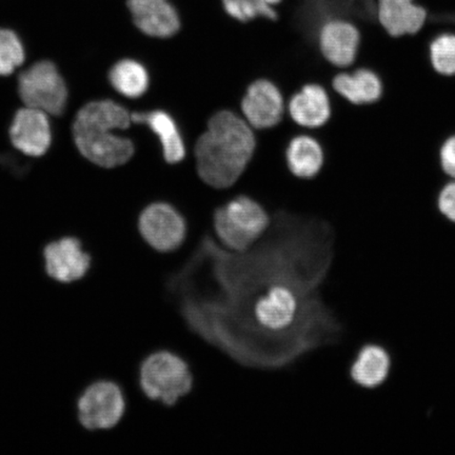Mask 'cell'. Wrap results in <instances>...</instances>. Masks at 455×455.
Segmentation results:
<instances>
[{
    "instance_id": "6da1fadb",
    "label": "cell",
    "mask_w": 455,
    "mask_h": 455,
    "mask_svg": "<svg viewBox=\"0 0 455 455\" xmlns=\"http://www.w3.org/2000/svg\"><path fill=\"white\" fill-rule=\"evenodd\" d=\"M261 240L231 251L204 233L166 287L185 325L238 365L277 370L339 343L322 297L338 233L311 213L277 209Z\"/></svg>"
},
{
    "instance_id": "7a4b0ae2",
    "label": "cell",
    "mask_w": 455,
    "mask_h": 455,
    "mask_svg": "<svg viewBox=\"0 0 455 455\" xmlns=\"http://www.w3.org/2000/svg\"><path fill=\"white\" fill-rule=\"evenodd\" d=\"M258 145L256 131L241 113L216 111L189 150L199 178L210 187L227 190L237 183Z\"/></svg>"
},
{
    "instance_id": "3957f363",
    "label": "cell",
    "mask_w": 455,
    "mask_h": 455,
    "mask_svg": "<svg viewBox=\"0 0 455 455\" xmlns=\"http://www.w3.org/2000/svg\"><path fill=\"white\" fill-rule=\"evenodd\" d=\"M132 128L131 110L113 100L91 101L78 111L73 138L79 152L96 166H126L135 156L133 139L121 132Z\"/></svg>"
},
{
    "instance_id": "277c9868",
    "label": "cell",
    "mask_w": 455,
    "mask_h": 455,
    "mask_svg": "<svg viewBox=\"0 0 455 455\" xmlns=\"http://www.w3.org/2000/svg\"><path fill=\"white\" fill-rule=\"evenodd\" d=\"M271 221V213L263 204L240 193L214 209L212 226L221 246L242 252L263 238Z\"/></svg>"
},
{
    "instance_id": "5b68a950",
    "label": "cell",
    "mask_w": 455,
    "mask_h": 455,
    "mask_svg": "<svg viewBox=\"0 0 455 455\" xmlns=\"http://www.w3.org/2000/svg\"><path fill=\"white\" fill-rule=\"evenodd\" d=\"M140 387L149 400L173 407L195 387L189 363L170 350L148 355L140 367Z\"/></svg>"
},
{
    "instance_id": "8992f818",
    "label": "cell",
    "mask_w": 455,
    "mask_h": 455,
    "mask_svg": "<svg viewBox=\"0 0 455 455\" xmlns=\"http://www.w3.org/2000/svg\"><path fill=\"white\" fill-rule=\"evenodd\" d=\"M138 228L142 240L159 253L178 251L189 233V223L183 212L163 199L147 204L142 208Z\"/></svg>"
},
{
    "instance_id": "52a82bcc",
    "label": "cell",
    "mask_w": 455,
    "mask_h": 455,
    "mask_svg": "<svg viewBox=\"0 0 455 455\" xmlns=\"http://www.w3.org/2000/svg\"><path fill=\"white\" fill-rule=\"evenodd\" d=\"M19 93L27 107L54 116L65 112L69 96L64 77L50 60L38 61L20 73Z\"/></svg>"
},
{
    "instance_id": "ba28073f",
    "label": "cell",
    "mask_w": 455,
    "mask_h": 455,
    "mask_svg": "<svg viewBox=\"0 0 455 455\" xmlns=\"http://www.w3.org/2000/svg\"><path fill=\"white\" fill-rule=\"evenodd\" d=\"M238 112L256 132L270 130L287 117V98L272 79L259 77L244 90Z\"/></svg>"
},
{
    "instance_id": "9c48e42d",
    "label": "cell",
    "mask_w": 455,
    "mask_h": 455,
    "mask_svg": "<svg viewBox=\"0 0 455 455\" xmlns=\"http://www.w3.org/2000/svg\"><path fill=\"white\" fill-rule=\"evenodd\" d=\"M126 400L116 384L100 382L84 392L78 402L79 420L89 430L111 429L121 422Z\"/></svg>"
},
{
    "instance_id": "30bf717a",
    "label": "cell",
    "mask_w": 455,
    "mask_h": 455,
    "mask_svg": "<svg viewBox=\"0 0 455 455\" xmlns=\"http://www.w3.org/2000/svg\"><path fill=\"white\" fill-rule=\"evenodd\" d=\"M316 41L318 51L328 64L339 71L349 70L360 52L362 33L354 21L331 19L318 28Z\"/></svg>"
},
{
    "instance_id": "8fae6325",
    "label": "cell",
    "mask_w": 455,
    "mask_h": 455,
    "mask_svg": "<svg viewBox=\"0 0 455 455\" xmlns=\"http://www.w3.org/2000/svg\"><path fill=\"white\" fill-rule=\"evenodd\" d=\"M131 118L132 124L144 126L156 136L164 162L170 164H180L189 155L183 130L172 113L163 108L135 109L131 111Z\"/></svg>"
},
{
    "instance_id": "7c38bea8",
    "label": "cell",
    "mask_w": 455,
    "mask_h": 455,
    "mask_svg": "<svg viewBox=\"0 0 455 455\" xmlns=\"http://www.w3.org/2000/svg\"><path fill=\"white\" fill-rule=\"evenodd\" d=\"M331 116V90L320 83H307L287 99V116L300 130L321 129Z\"/></svg>"
},
{
    "instance_id": "4fadbf2b",
    "label": "cell",
    "mask_w": 455,
    "mask_h": 455,
    "mask_svg": "<svg viewBox=\"0 0 455 455\" xmlns=\"http://www.w3.org/2000/svg\"><path fill=\"white\" fill-rule=\"evenodd\" d=\"M136 30L145 36L168 39L180 31L181 19L172 0H127Z\"/></svg>"
},
{
    "instance_id": "5bb4252c",
    "label": "cell",
    "mask_w": 455,
    "mask_h": 455,
    "mask_svg": "<svg viewBox=\"0 0 455 455\" xmlns=\"http://www.w3.org/2000/svg\"><path fill=\"white\" fill-rule=\"evenodd\" d=\"M9 134L15 149L32 157L43 156L52 142L48 114L30 107L16 112Z\"/></svg>"
},
{
    "instance_id": "9a60e30c",
    "label": "cell",
    "mask_w": 455,
    "mask_h": 455,
    "mask_svg": "<svg viewBox=\"0 0 455 455\" xmlns=\"http://www.w3.org/2000/svg\"><path fill=\"white\" fill-rule=\"evenodd\" d=\"M330 90L355 106H368L382 98L383 81L377 72L367 67L340 70L332 78Z\"/></svg>"
},
{
    "instance_id": "2e32d148",
    "label": "cell",
    "mask_w": 455,
    "mask_h": 455,
    "mask_svg": "<svg viewBox=\"0 0 455 455\" xmlns=\"http://www.w3.org/2000/svg\"><path fill=\"white\" fill-rule=\"evenodd\" d=\"M45 268L51 277L61 283L82 278L90 267V256L76 238L66 237L44 249Z\"/></svg>"
},
{
    "instance_id": "e0dca14e",
    "label": "cell",
    "mask_w": 455,
    "mask_h": 455,
    "mask_svg": "<svg viewBox=\"0 0 455 455\" xmlns=\"http://www.w3.org/2000/svg\"><path fill=\"white\" fill-rule=\"evenodd\" d=\"M377 16L379 24L390 36L403 37L422 30L429 15L415 0H379Z\"/></svg>"
},
{
    "instance_id": "ac0fdd59",
    "label": "cell",
    "mask_w": 455,
    "mask_h": 455,
    "mask_svg": "<svg viewBox=\"0 0 455 455\" xmlns=\"http://www.w3.org/2000/svg\"><path fill=\"white\" fill-rule=\"evenodd\" d=\"M284 162L294 178L312 180L325 164V150L311 131H299L287 142Z\"/></svg>"
},
{
    "instance_id": "d6986e66",
    "label": "cell",
    "mask_w": 455,
    "mask_h": 455,
    "mask_svg": "<svg viewBox=\"0 0 455 455\" xmlns=\"http://www.w3.org/2000/svg\"><path fill=\"white\" fill-rule=\"evenodd\" d=\"M392 367L389 351L382 345L367 344L357 351L349 375L352 382L365 389H377L388 379Z\"/></svg>"
},
{
    "instance_id": "ffe728a7",
    "label": "cell",
    "mask_w": 455,
    "mask_h": 455,
    "mask_svg": "<svg viewBox=\"0 0 455 455\" xmlns=\"http://www.w3.org/2000/svg\"><path fill=\"white\" fill-rule=\"evenodd\" d=\"M108 79L113 90L129 100L144 99L152 84L149 67L136 57H124L117 60L110 68Z\"/></svg>"
},
{
    "instance_id": "44dd1931",
    "label": "cell",
    "mask_w": 455,
    "mask_h": 455,
    "mask_svg": "<svg viewBox=\"0 0 455 455\" xmlns=\"http://www.w3.org/2000/svg\"><path fill=\"white\" fill-rule=\"evenodd\" d=\"M432 68L443 76H455V32L443 31L429 43Z\"/></svg>"
},
{
    "instance_id": "7402d4cb",
    "label": "cell",
    "mask_w": 455,
    "mask_h": 455,
    "mask_svg": "<svg viewBox=\"0 0 455 455\" xmlns=\"http://www.w3.org/2000/svg\"><path fill=\"white\" fill-rule=\"evenodd\" d=\"M224 12L231 20L248 24L259 19L278 20V11L259 0H220Z\"/></svg>"
},
{
    "instance_id": "603a6c76",
    "label": "cell",
    "mask_w": 455,
    "mask_h": 455,
    "mask_svg": "<svg viewBox=\"0 0 455 455\" xmlns=\"http://www.w3.org/2000/svg\"><path fill=\"white\" fill-rule=\"evenodd\" d=\"M25 47L15 32L0 28V76H8L24 64Z\"/></svg>"
},
{
    "instance_id": "cb8c5ba5",
    "label": "cell",
    "mask_w": 455,
    "mask_h": 455,
    "mask_svg": "<svg viewBox=\"0 0 455 455\" xmlns=\"http://www.w3.org/2000/svg\"><path fill=\"white\" fill-rule=\"evenodd\" d=\"M437 209L448 221L455 225V180H449L437 196Z\"/></svg>"
},
{
    "instance_id": "d4e9b609",
    "label": "cell",
    "mask_w": 455,
    "mask_h": 455,
    "mask_svg": "<svg viewBox=\"0 0 455 455\" xmlns=\"http://www.w3.org/2000/svg\"><path fill=\"white\" fill-rule=\"evenodd\" d=\"M439 158L443 172L445 173L449 180H455V134L448 136L443 141Z\"/></svg>"
},
{
    "instance_id": "484cf974",
    "label": "cell",
    "mask_w": 455,
    "mask_h": 455,
    "mask_svg": "<svg viewBox=\"0 0 455 455\" xmlns=\"http://www.w3.org/2000/svg\"><path fill=\"white\" fill-rule=\"evenodd\" d=\"M0 166L9 169L10 172L16 176L26 174L28 169L26 164L20 163L13 156L2 155V153H0Z\"/></svg>"
},
{
    "instance_id": "4316f807",
    "label": "cell",
    "mask_w": 455,
    "mask_h": 455,
    "mask_svg": "<svg viewBox=\"0 0 455 455\" xmlns=\"http://www.w3.org/2000/svg\"><path fill=\"white\" fill-rule=\"evenodd\" d=\"M259 2L271 5V7L276 8L283 2V0H259Z\"/></svg>"
}]
</instances>
